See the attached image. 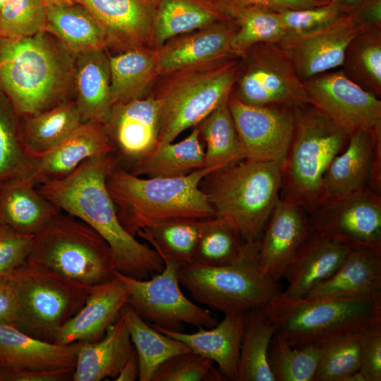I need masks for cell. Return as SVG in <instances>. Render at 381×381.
Wrapping results in <instances>:
<instances>
[{
    "label": "cell",
    "mask_w": 381,
    "mask_h": 381,
    "mask_svg": "<svg viewBox=\"0 0 381 381\" xmlns=\"http://www.w3.org/2000/svg\"><path fill=\"white\" fill-rule=\"evenodd\" d=\"M118 161L113 154L85 160L68 176L37 186L39 193L63 212L85 222L108 243L116 270L144 279L160 272L159 254L131 236L121 224L106 180Z\"/></svg>",
    "instance_id": "cell-1"
},
{
    "label": "cell",
    "mask_w": 381,
    "mask_h": 381,
    "mask_svg": "<svg viewBox=\"0 0 381 381\" xmlns=\"http://www.w3.org/2000/svg\"><path fill=\"white\" fill-rule=\"evenodd\" d=\"M74 57L46 31L18 40L0 37V91L20 118L73 101Z\"/></svg>",
    "instance_id": "cell-2"
},
{
    "label": "cell",
    "mask_w": 381,
    "mask_h": 381,
    "mask_svg": "<svg viewBox=\"0 0 381 381\" xmlns=\"http://www.w3.org/2000/svg\"><path fill=\"white\" fill-rule=\"evenodd\" d=\"M207 168L174 178H141L116 165L107 177L119 219L133 236L147 226L174 217L207 219L214 211L200 183Z\"/></svg>",
    "instance_id": "cell-3"
},
{
    "label": "cell",
    "mask_w": 381,
    "mask_h": 381,
    "mask_svg": "<svg viewBox=\"0 0 381 381\" xmlns=\"http://www.w3.org/2000/svg\"><path fill=\"white\" fill-rule=\"evenodd\" d=\"M281 166L243 159L207 174L200 188L214 214L246 242L260 240L280 200Z\"/></svg>",
    "instance_id": "cell-4"
},
{
    "label": "cell",
    "mask_w": 381,
    "mask_h": 381,
    "mask_svg": "<svg viewBox=\"0 0 381 381\" xmlns=\"http://www.w3.org/2000/svg\"><path fill=\"white\" fill-rule=\"evenodd\" d=\"M240 71L241 59L229 58L161 77L148 95L160 104L158 144L174 142L227 100Z\"/></svg>",
    "instance_id": "cell-5"
},
{
    "label": "cell",
    "mask_w": 381,
    "mask_h": 381,
    "mask_svg": "<svg viewBox=\"0 0 381 381\" xmlns=\"http://www.w3.org/2000/svg\"><path fill=\"white\" fill-rule=\"evenodd\" d=\"M262 308L293 347L320 345L381 322V300L373 298H289L280 293Z\"/></svg>",
    "instance_id": "cell-6"
},
{
    "label": "cell",
    "mask_w": 381,
    "mask_h": 381,
    "mask_svg": "<svg viewBox=\"0 0 381 381\" xmlns=\"http://www.w3.org/2000/svg\"><path fill=\"white\" fill-rule=\"evenodd\" d=\"M296 124L286 161L281 168L280 198L310 211L322 199L323 176L349 136L312 104L295 107Z\"/></svg>",
    "instance_id": "cell-7"
},
{
    "label": "cell",
    "mask_w": 381,
    "mask_h": 381,
    "mask_svg": "<svg viewBox=\"0 0 381 381\" xmlns=\"http://www.w3.org/2000/svg\"><path fill=\"white\" fill-rule=\"evenodd\" d=\"M260 241L247 242L241 255L229 264H190L179 268V283L195 301L224 314L266 306L281 291L277 282L260 267Z\"/></svg>",
    "instance_id": "cell-8"
},
{
    "label": "cell",
    "mask_w": 381,
    "mask_h": 381,
    "mask_svg": "<svg viewBox=\"0 0 381 381\" xmlns=\"http://www.w3.org/2000/svg\"><path fill=\"white\" fill-rule=\"evenodd\" d=\"M26 261L89 286L110 280L116 271L105 240L85 222L63 211L34 236Z\"/></svg>",
    "instance_id": "cell-9"
},
{
    "label": "cell",
    "mask_w": 381,
    "mask_h": 381,
    "mask_svg": "<svg viewBox=\"0 0 381 381\" xmlns=\"http://www.w3.org/2000/svg\"><path fill=\"white\" fill-rule=\"evenodd\" d=\"M10 280L18 299L14 326L52 343L57 331L83 306L92 287L28 261Z\"/></svg>",
    "instance_id": "cell-10"
},
{
    "label": "cell",
    "mask_w": 381,
    "mask_h": 381,
    "mask_svg": "<svg viewBox=\"0 0 381 381\" xmlns=\"http://www.w3.org/2000/svg\"><path fill=\"white\" fill-rule=\"evenodd\" d=\"M241 59V71L232 96L254 106L297 107L308 103L303 83L277 43L252 46Z\"/></svg>",
    "instance_id": "cell-11"
},
{
    "label": "cell",
    "mask_w": 381,
    "mask_h": 381,
    "mask_svg": "<svg viewBox=\"0 0 381 381\" xmlns=\"http://www.w3.org/2000/svg\"><path fill=\"white\" fill-rule=\"evenodd\" d=\"M163 270L150 279L115 274L128 291V304L145 320L165 329L183 332V324L210 328L218 321L207 310L185 296L179 286V267L164 262Z\"/></svg>",
    "instance_id": "cell-12"
},
{
    "label": "cell",
    "mask_w": 381,
    "mask_h": 381,
    "mask_svg": "<svg viewBox=\"0 0 381 381\" xmlns=\"http://www.w3.org/2000/svg\"><path fill=\"white\" fill-rule=\"evenodd\" d=\"M308 103L349 136L358 131H381V100L349 79L341 69L303 82Z\"/></svg>",
    "instance_id": "cell-13"
},
{
    "label": "cell",
    "mask_w": 381,
    "mask_h": 381,
    "mask_svg": "<svg viewBox=\"0 0 381 381\" xmlns=\"http://www.w3.org/2000/svg\"><path fill=\"white\" fill-rule=\"evenodd\" d=\"M310 229L352 247L381 253V196L370 188L323 199L308 212Z\"/></svg>",
    "instance_id": "cell-14"
},
{
    "label": "cell",
    "mask_w": 381,
    "mask_h": 381,
    "mask_svg": "<svg viewBox=\"0 0 381 381\" xmlns=\"http://www.w3.org/2000/svg\"><path fill=\"white\" fill-rule=\"evenodd\" d=\"M245 159L284 164L295 130V108L254 106L231 95L228 99Z\"/></svg>",
    "instance_id": "cell-15"
},
{
    "label": "cell",
    "mask_w": 381,
    "mask_h": 381,
    "mask_svg": "<svg viewBox=\"0 0 381 381\" xmlns=\"http://www.w3.org/2000/svg\"><path fill=\"white\" fill-rule=\"evenodd\" d=\"M159 117V102L150 95L112 107L103 124L119 166L129 171L155 148Z\"/></svg>",
    "instance_id": "cell-16"
},
{
    "label": "cell",
    "mask_w": 381,
    "mask_h": 381,
    "mask_svg": "<svg viewBox=\"0 0 381 381\" xmlns=\"http://www.w3.org/2000/svg\"><path fill=\"white\" fill-rule=\"evenodd\" d=\"M345 13L332 23L299 35H287L277 44L291 61L303 82L342 66L346 49L360 32Z\"/></svg>",
    "instance_id": "cell-17"
},
{
    "label": "cell",
    "mask_w": 381,
    "mask_h": 381,
    "mask_svg": "<svg viewBox=\"0 0 381 381\" xmlns=\"http://www.w3.org/2000/svg\"><path fill=\"white\" fill-rule=\"evenodd\" d=\"M102 30L115 53L153 47L155 0H77Z\"/></svg>",
    "instance_id": "cell-18"
},
{
    "label": "cell",
    "mask_w": 381,
    "mask_h": 381,
    "mask_svg": "<svg viewBox=\"0 0 381 381\" xmlns=\"http://www.w3.org/2000/svg\"><path fill=\"white\" fill-rule=\"evenodd\" d=\"M236 29L232 18L176 36L155 49L159 77L212 61L236 57L231 40Z\"/></svg>",
    "instance_id": "cell-19"
},
{
    "label": "cell",
    "mask_w": 381,
    "mask_h": 381,
    "mask_svg": "<svg viewBox=\"0 0 381 381\" xmlns=\"http://www.w3.org/2000/svg\"><path fill=\"white\" fill-rule=\"evenodd\" d=\"M310 232L305 207L280 198L260 241L259 262L263 272L276 282L284 277L290 262Z\"/></svg>",
    "instance_id": "cell-20"
},
{
    "label": "cell",
    "mask_w": 381,
    "mask_h": 381,
    "mask_svg": "<svg viewBox=\"0 0 381 381\" xmlns=\"http://www.w3.org/2000/svg\"><path fill=\"white\" fill-rule=\"evenodd\" d=\"M128 291L115 274L110 280L92 286L90 294L78 312L56 332L54 343L66 345L100 339L120 316L128 303Z\"/></svg>",
    "instance_id": "cell-21"
},
{
    "label": "cell",
    "mask_w": 381,
    "mask_h": 381,
    "mask_svg": "<svg viewBox=\"0 0 381 381\" xmlns=\"http://www.w3.org/2000/svg\"><path fill=\"white\" fill-rule=\"evenodd\" d=\"M351 249L340 241L311 229L286 268L284 277L288 286L281 294L289 298L306 296L337 270Z\"/></svg>",
    "instance_id": "cell-22"
},
{
    "label": "cell",
    "mask_w": 381,
    "mask_h": 381,
    "mask_svg": "<svg viewBox=\"0 0 381 381\" xmlns=\"http://www.w3.org/2000/svg\"><path fill=\"white\" fill-rule=\"evenodd\" d=\"M114 153V147L102 123H83L56 147L35 157L30 179L36 186L61 180L85 160Z\"/></svg>",
    "instance_id": "cell-23"
},
{
    "label": "cell",
    "mask_w": 381,
    "mask_h": 381,
    "mask_svg": "<svg viewBox=\"0 0 381 381\" xmlns=\"http://www.w3.org/2000/svg\"><path fill=\"white\" fill-rule=\"evenodd\" d=\"M77 343L59 345L32 337L15 326L0 325V370L75 368Z\"/></svg>",
    "instance_id": "cell-24"
},
{
    "label": "cell",
    "mask_w": 381,
    "mask_h": 381,
    "mask_svg": "<svg viewBox=\"0 0 381 381\" xmlns=\"http://www.w3.org/2000/svg\"><path fill=\"white\" fill-rule=\"evenodd\" d=\"M380 133L358 131L349 136L346 146L334 158L323 176L322 200L344 198L370 188L375 138Z\"/></svg>",
    "instance_id": "cell-25"
},
{
    "label": "cell",
    "mask_w": 381,
    "mask_h": 381,
    "mask_svg": "<svg viewBox=\"0 0 381 381\" xmlns=\"http://www.w3.org/2000/svg\"><path fill=\"white\" fill-rule=\"evenodd\" d=\"M215 326L184 333L153 327L159 332L184 343L190 350L215 363L225 380H236L245 313L224 314Z\"/></svg>",
    "instance_id": "cell-26"
},
{
    "label": "cell",
    "mask_w": 381,
    "mask_h": 381,
    "mask_svg": "<svg viewBox=\"0 0 381 381\" xmlns=\"http://www.w3.org/2000/svg\"><path fill=\"white\" fill-rule=\"evenodd\" d=\"M73 91V101L83 123H103L113 107L109 52L107 49L92 50L75 55Z\"/></svg>",
    "instance_id": "cell-27"
},
{
    "label": "cell",
    "mask_w": 381,
    "mask_h": 381,
    "mask_svg": "<svg viewBox=\"0 0 381 381\" xmlns=\"http://www.w3.org/2000/svg\"><path fill=\"white\" fill-rule=\"evenodd\" d=\"M304 297L381 300V253L352 248L337 270Z\"/></svg>",
    "instance_id": "cell-28"
},
{
    "label": "cell",
    "mask_w": 381,
    "mask_h": 381,
    "mask_svg": "<svg viewBox=\"0 0 381 381\" xmlns=\"http://www.w3.org/2000/svg\"><path fill=\"white\" fill-rule=\"evenodd\" d=\"M73 381L114 380L134 347L126 325L119 318L95 341H78Z\"/></svg>",
    "instance_id": "cell-29"
},
{
    "label": "cell",
    "mask_w": 381,
    "mask_h": 381,
    "mask_svg": "<svg viewBox=\"0 0 381 381\" xmlns=\"http://www.w3.org/2000/svg\"><path fill=\"white\" fill-rule=\"evenodd\" d=\"M61 211L29 179L0 182V225L35 236Z\"/></svg>",
    "instance_id": "cell-30"
},
{
    "label": "cell",
    "mask_w": 381,
    "mask_h": 381,
    "mask_svg": "<svg viewBox=\"0 0 381 381\" xmlns=\"http://www.w3.org/2000/svg\"><path fill=\"white\" fill-rule=\"evenodd\" d=\"M229 18L216 0H155L154 49L176 36Z\"/></svg>",
    "instance_id": "cell-31"
},
{
    "label": "cell",
    "mask_w": 381,
    "mask_h": 381,
    "mask_svg": "<svg viewBox=\"0 0 381 381\" xmlns=\"http://www.w3.org/2000/svg\"><path fill=\"white\" fill-rule=\"evenodd\" d=\"M114 54L109 53L113 106L147 97L159 78L155 49L140 47Z\"/></svg>",
    "instance_id": "cell-32"
},
{
    "label": "cell",
    "mask_w": 381,
    "mask_h": 381,
    "mask_svg": "<svg viewBox=\"0 0 381 381\" xmlns=\"http://www.w3.org/2000/svg\"><path fill=\"white\" fill-rule=\"evenodd\" d=\"M205 167V149L196 126L177 143L158 144L130 173L147 178H174L188 175Z\"/></svg>",
    "instance_id": "cell-33"
},
{
    "label": "cell",
    "mask_w": 381,
    "mask_h": 381,
    "mask_svg": "<svg viewBox=\"0 0 381 381\" xmlns=\"http://www.w3.org/2000/svg\"><path fill=\"white\" fill-rule=\"evenodd\" d=\"M120 317L138 357L140 381H151L156 370L164 361L191 351L182 341L150 327L128 303L122 308Z\"/></svg>",
    "instance_id": "cell-34"
},
{
    "label": "cell",
    "mask_w": 381,
    "mask_h": 381,
    "mask_svg": "<svg viewBox=\"0 0 381 381\" xmlns=\"http://www.w3.org/2000/svg\"><path fill=\"white\" fill-rule=\"evenodd\" d=\"M45 31L54 36L73 55L107 49L102 30L79 3L47 8Z\"/></svg>",
    "instance_id": "cell-35"
},
{
    "label": "cell",
    "mask_w": 381,
    "mask_h": 381,
    "mask_svg": "<svg viewBox=\"0 0 381 381\" xmlns=\"http://www.w3.org/2000/svg\"><path fill=\"white\" fill-rule=\"evenodd\" d=\"M275 325L263 308L245 313L236 381H276L269 363Z\"/></svg>",
    "instance_id": "cell-36"
},
{
    "label": "cell",
    "mask_w": 381,
    "mask_h": 381,
    "mask_svg": "<svg viewBox=\"0 0 381 381\" xmlns=\"http://www.w3.org/2000/svg\"><path fill=\"white\" fill-rule=\"evenodd\" d=\"M202 219L174 217L140 230L136 235L148 242L163 262L179 268L193 263Z\"/></svg>",
    "instance_id": "cell-37"
},
{
    "label": "cell",
    "mask_w": 381,
    "mask_h": 381,
    "mask_svg": "<svg viewBox=\"0 0 381 381\" xmlns=\"http://www.w3.org/2000/svg\"><path fill=\"white\" fill-rule=\"evenodd\" d=\"M82 123L73 100L38 114L20 118L24 147L31 157L44 155L68 138Z\"/></svg>",
    "instance_id": "cell-38"
},
{
    "label": "cell",
    "mask_w": 381,
    "mask_h": 381,
    "mask_svg": "<svg viewBox=\"0 0 381 381\" xmlns=\"http://www.w3.org/2000/svg\"><path fill=\"white\" fill-rule=\"evenodd\" d=\"M228 99L197 125L206 145L204 168L212 171L245 159Z\"/></svg>",
    "instance_id": "cell-39"
},
{
    "label": "cell",
    "mask_w": 381,
    "mask_h": 381,
    "mask_svg": "<svg viewBox=\"0 0 381 381\" xmlns=\"http://www.w3.org/2000/svg\"><path fill=\"white\" fill-rule=\"evenodd\" d=\"M35 157L26 151L21 137L20 118L0 91V182L30 179Z\"/></svg>",
    "instance_id": "cell-40"
},
{
    "label": "cell",
    "mask_w": 381,
    "mask_h": 381,
    "mask_svg": "<svg viewBox=\"0 0 381 381\" xmlns=\"http://www.w3.org/2000/svg\"><path fill=\"white\" fill-rule=\"evenodd\" d=\"M341 69L349 79L380 99L381 29L357 34L346 49Z\"/></svg>",
    "instance_id": "cell-41"
},
{
    "label": "cell",
    "mask_w": 381,
    "mask_h": 381,
    "mask_svg": "<svg viewBox=\"0 0 381 381\" xmlns=\"http://www.w3.org/2000/svg\"><path fill=\"white\" fill-rule=\"evenodd\" d=\"M226 15L236 24L231 49L238 58H241L256 44L278 43L287 35L278 13L274 11L246 7L231 10Z\"/></svg>",
    "instance_id": "cell-42"
},
{
    "label": "cell",
    "mask_w": 381,
    "mask_h": 381,
    "mask_svg": "<svg viewBox=\"0 0 381 381\" xmlns=\"http://www.w3.org/2000/svg\"><path fill=\"white\" fill-rule=\"evenodd\" d=\"M246 243L223 220L216 217L203 219L193 264L207 267L229 264L241 255Z\"/></svg>",
    "instance_id": "cell-43"
},
{
    "label": "cell",
    "mask_w": 381,
    "mask_h": 381,
    "mask_svg": "<svg viewBox=\"0 0 381 381\" xmlns=\"http://www.w3.org/2000/svg\"><path fill=\"white\" fill-rule=\"evenodd\" d=\"M321 345L311 344L293 347L278 334L269 349V363L276 381H314Z\"/></svg>",
    "instance_id": "cell-44"
},
{
    "label": "cell",
    "mask_w": 381,
    "mask_h": 381,
    "mask_svg": "<svg viewBox=\"0 0 381 381\" xmlns=\"http://www.w3.org/2000/svg\"><path fill=\"white\" fill-rule=\"evenodd\" d=\"M362 332L345 334L320 344L314 381H342L348 375L359 370Z\"/></svg>",
    "instance_id": "cell-45"
},
{
    "label": "cell",
    "mask_w": 381,
    "mask_h": 381,
    "mask_svg": "<svg viewBox=\"0 0 381 381\" xmlns=\"http://www.w3.org/2000/svg\"><path fill=\"white\" fill-rule=\"evenodd\" d=\"M47 7L40 0H6L0 10V37L18 40L45 31Z\"/></svg>",
    "instance_id": "cell-46"
},
{
    "label": "cell",
    "mask_w": 381,
    "mask_h": 381,
    "mask_svg": "<svg viewBox=\"0 0 381 381\" xmlns=\"http://www.w3.org/2000/svg\"><path fill=\"white\" fill-rule=\"evenodd\" d=\"M225 378L213 362L192 351L181 353L162 363L151 381H222Z\"/></svg>",
    "instance_id": "cell-47"
},
{
    "label": "cell",
    "mask_w": 381,
    "mask_h": 381,
    "mask_svg": "<svg viewBox=\"0 0 381 381\" xmlns=\"http://www.w3.org/2000/svg\"><path fill=\"white\" fill-rule=\"evenodd\" d=\"M277 12L287 35H299L318 30L345 13L332 2L308 8L283 9Z\"/></svg>",
    "instance_id": "cell-48"
},
{
    "label": "cell",
    "mask_w": 381,
    "mask_h": 381,
    "mask_svg": "<svg viewBox=\"0 0 381 381\" xmlns=\"http://www.w3.org/2000/svg\"><path fill=\"white\" fill-rule=\"evenodd\" d=\"M33 237L0 225V279H10L16 270L26 262Z\"/></svg>",
    "instance_id": "cell-49"
},
{
    "label": "cell",
    "mask_w": 381,
    "mask_h": 381,
    "mask_svg": "<svg viewBox=\"0 0 381 381\" xmlns=\"http://www.w3.org/2000/svg\"><path fill=\"white\" fill-rule=\"evenodd\" d=\"M359 370L366 381L381 380V322L362 332Z\"/></svg>",
    "instance_id": "cell-50"
},
{
    "label": "cell",
    "mask_w": 381,
    "mask_h": 381,
    "mask_svg": "<svg viewBox=\"0 0 381 381\" xmlns=\"http://www.w3.org/2000/svg\"><path fill=\"white\" fill-rule=\"evenodd\" d=\"M226 15L231 10L259 7L278 11L283 9H303L325 5L332 2L330 0H216Z\"/></svg>",
    "instance_id": "cell-51"
},
{
    "label": "cell",
    "mask_w": 381,
    "mask_h": 381,
    "mask_svg": "<svg viewBox=\"0 0 381 381\" xmlns=\"http://www.w3.org/2000/svg\"><path fill=\"white\" fill-rule=\"evenodd\" d=\"M347 13L361 32L381 29V0H364Z\"/></svg>",
    "instance_id": "cell-52"
},
{
    "label": "cell",
    "mask_w": 381,
    "mask_h": 381,
    "mask_svg": "<svg viewBox=\"0 0 381 381\" xmlns=\"http://www.w3.org/2000/svg\"><path fill=\"white\" fill-rule=\"evenodd\" d=\"M75 368L52 370L7 372L0 370V381H66L73 380Z\"/></svg>",
    "instance_id": "cell-53"
},
{
    "label": "cell",
    "mask_w": 381,
    "mask_h": 381,
    "mask_svg": "<svg viewBox=\"0 0 381 381\" xmlns=\"http://www.w3.org/2000/svg\"><path fill=\"white\" fill-rule=\"evenodd\" d=\"M17 309V295L12 282L0 279V325L14 326Z\"/></svg>",
    "instance_id": "cell-54"
},
{
    "label": "cell",
    "mask_w": 381,
    "mask_h": 381,
    "mask_svg": "<svg viewBox=\"0 0 381 381\" xmlns=\"http://www.w3.org/2000/svg\"><path fill=\"white\" fill-rule=\"evenodd\" d=\"M139 377V365L135 351H133L130 358L121 368L116 381H135Z\"/></svg>",
    "instance_id": "cell-55"
},
{
    "label": "cell",
    "mask_w": 381,
    "mask_h": 381,
    "mask_svg": "<svg viewBox=\"0 0 381 381\" xmlns=\"http://www.w3.org/2000/svg\"><path fill=\"white\" fill-rule=\"evenodd\" d=\"M364 0H331L345 13H349L356 8Z\"/></svg>",
    "instance_id": "cell-56"
},
{
    "label": "cell",
    "mask_w": 381,
    "mask_h": 381,
    "mask_svg": "<svg viewBox=\"0 0 381 381\" xmlns=\"http://www.w3.org/2000/svg\"><path fill=\"white\" fill-rule=\"evenodd\" d=\"M40 1L47 8L72 5L78 3L77 0H40Z\"/></svg>",
    "instance_id": "cell-57"
},
{
    "label": "cell",
    "mask_w": 381,
    "mask_h": 381,
    "mask_svg": "<svg viewBox=\"0 0 381 381\" xmlns=\"http://www.w3.org/2000/svg\"><path fill=\"white\" fill-rule=\"evenodd\" d=\"M342 381H366L364 375L360 370L348 375Z\"/></svg>",
    "instance_id": "cell-58"
},
{
    "label": "cell",
    "mask_w": 381,
    "mask_h": 381,
    "mask_svg": "<svg viewBox=\"0 0 381 381\" xmlns=\"http://www.w3.org/2000/svg\"><path fill=\"white\" fill-rule=\"evenodd\" d=\"M6 0H0V10Z\"/></svg>",
    "instance_id": "cell-59"
},
{
    "label": "cell",
    "mask_w": 381,
    "mask_h": 381,
    "mask_svg": "<svg viewBox=\"0 0 381 381\" xmlns=\"http://www.w3.org/2000/svg\"><path fill=\"white\" fill-rule=\"evenodd\" d=\"M331 1V0H330Z\"/></svg>",
    "instance_id": "cell-60"
}]
</instances>
